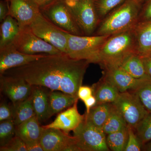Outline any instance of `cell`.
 Segmentation results:
<instances>
[{"mask_svg":"<svg viewBox=\"0 0 151 151\" xmlns=\"http://www.w3.org/2000/svg\"><path fill=\"white\" fill-rule=\"evenodd\" d=\"M134 129L143 145L150 141L151 113H148Z\"/></svg>","mask_w":151,"mask_h":151,"instance_id":"obj_30","label":"cell"},{"mask_svg":"<svg viewBox=\"0 0 151 151\" xmlns=\"http://www.w3.org/2000/svg\"><path fill=\"white\" fill-rule=\"evenodd\" d=\"M45 54H25L18 50L12 43L0 49V73L14 68L26 65L41 58Z\"/></svg>","mask_w":151,"mask_h":151,"instance_id":"obj_12","label":"cell"},{"mask_svg":"<svg viewBox=\"0 0 151 151\" xmlns=\"http://www.w3.org/2000/svg\"><path fill=\"white\" fill-rule=\"evenodd\" d=\"M9 15V3L8 0L0 1V22H2Z\"/></svg>","mask_w":151,"mask_h":151,"instance_id":"obj_38","label":"cell"},{"mask_svg":"<svg viewBox=\"0 0 151 151\" xmlns=\"http://www.w3.org/2000/svg\"><path fill=\"white\" fill-rule=\"evenodd\" d=\"M1 1H4V0H1Z\"/></svg>","mask_w":151,"mask_h":151,"instance_id":"obj_45","label":"cell"},{"mask_svg":"<svg viewBox=\"0 0 151 151\" xmlns=\"http://www.w3.org/2000/svg\"><path fill=\"white\" fill-rule=\"evenodd\" d=\"M10 119H13L12 106L11 107L6 103H1L0 106V122Z\"/></svg>","mask_w":151,"mask_h":151,"instance_id":"obj_35","label":"cell"},{"mask_svg":"<svg viewBox=\"0 0 151 151\" xmlns=\"http://www.w3.org/2000/svg\"><path fill=\"white\" fill-rule=\"evenodd\" d=\"M78 100L77 98L74 104L68 108L66 111L59 113L53 122L42 127L45 129L61 130L67 134H69L70 131H74L85 119V114L81 115L78 111Z\"/></svg>","mask_w":151,"mask_h":151,"instance_id":"obj_15","label":"cell"},{"mask_svg":"<svg viewBox=\"0 0 151 151\" xmlns=\"http://www.w3.org/2000/svg\"><path fill=\"white\" fill-rule=\"evenodd\" d=\"M131 91L139 97L146 110L151 113V79H142L137 87Z\"/></svg>","mask_w":151,"mask_h":151,"instance_id":"obj_28","label":"cell"},{"mask_svg":"<svg viewBox=\"0 0 151 151\" xmlns=\"http://www.w3.org/2000/svg\"><path fill=\"white\" fill-rule=\"evenodd\" d=\"M12 108L13 121L15 126L36 116L31 95L26 100L16 105H13Z\"/></svg>","mask_w":151,"mask_h":151,"instance_id":"obj_25","label":"cell"},{"mask_svg":"<svg viewBox=\"0 0 151 151\" xmlns=\"http://www.w3.org/2000/svg\"><path fill=\"white\" fill-rule=\"evenodd\" d=\"M112 104L124 118L127 126L134 128L149 113L139 97L131 91L121 92Z\"/></svg>","mask_w":151,"mask_h":151,"instance_id":"obj_7","label":"cell"},{"mask_svg":"<svg viewBox=\"0 0 151 151\" xmlns=\"http://www.w3.org/2000/svg\"><path fill=\"white\" fill-rule=\"evenodd\" d=\"M41 12L52 23L70 34L84 35L69 7L62 0H57L43 9Z\"/></svg>","mask_w":151,"mask_h":151,"instance_id":"obj_6","label":"cell"},{"mask_svg":"<svg viewBox=\"0 0 151 151\" xmlns=\"http://www.w3.org/2000/svg\"><path fill=\"white\" fill-rule=\"evenodd\" d=\"M46 87L41 86H32L31 96L33 105L40 123L47 119L49 92Z\"/></svg>","mask_w":151,"mask_h":151,"instance_id":"obj_17","label":"cell"},{"mask_svg":"<svg viewBox=\"0 0 151 151\" xmlns=\"http://www.w3.org/2000/svg\"><path fill=\"white\" fill-rule=\"evenodd\" d=\"M103 78L114 85L120 93L134 90L142 79L134 78L120 67L104 69Z\"/></svg>","mask_w":151,"mask_h":151,"instance_id":"obj_16","label":"cell"},{"mask_svg":"<svg viewBox=\"0 0 151 151\" xmlns=\"http://www.w3.org/2000/svg\"><path fill=\"white\" fill-rule=\"evenodd\" d=\"M111 103L96 104L90 109L88 114H85V120L94 127L102 129L113 108Z\"/></svg>","mask_w":151,"mask_h":151,"instance_id":"obj_23","label":"cell"},{"mask_svg":"<svg viewBox=\"0 0 151 151\" xmlns=\"http://www.w3.org/2000/svg\"><path fill=\"white\" fill-rule=\"evenodd\" d=\"M77 98L60 91L51 90L49 94L47 119L64 109L71 107Z\"/></svg>","mask_w":151,"mask_h":151,"instance_id":"obj_20","label":"cell"},{"mask_svg":"<svg viewBox=\"0 0 151 151\" xmlns=\"http://www.w3.org/2000/svg\"><path fill=\"white\" fill-rule=\"evenodd\" d=\"M1 151H27L24 141L16 135L6 145L0 147Z\"/></svg>","mask_w":151,"mask_h":151,"instance_id":"obj_33","label":"cell"},{"mask_svg":"<svg viewBox=\"0 0 151 151\" xmlns=\"http://www.w3.org/2000/svg\"><path fill=\"white\" fill-rule=\"evenodd\" d=\"M140 1L144 4V3L145 2V1H147V0H140Z\"/></svg>","mask_w":151,"mask_h":151,"instance_id":"obj_44","label":"cell"},{"mask_svg":"<svg viewBox=\"0 0 151 151\" xmlns=\"http://www.w3.org/2000/svg\"><path fill=\"white\" fill-rule=\"evenodd\" d=\"M93 93L92 87L81 85L78 89L77 97L78 99L84 101L87 98L93 95Z\"/></svg>","mask_w":151,"mask_h":151,"instance_id":"obj_36","label":"cell"},{"mask_svg":"<svg viewBox=\"0 0 151 151\" xmlns=\"http://www.w3.org/2000/svg\"><path fill=\"white\" fill-rule=\"evenodd\" d=\"M1 92L15 105L31 95L32 86L22 78L1 74Z\"/></svg>","mask_w":151,"mask_h":151,"instance_id":"obj_11","label":"cell"},{"mask_svg":"<svg viewBox=\"0 0 151 151\" xmlns=\"http://www.w3.org/2000/svg\"><path fill=\"white\" fill-rule=\"evenodd\" d=\"M127 0H94L95 8L100 22L111 11Z\"/></svg>","mask_w":151,"mask_h":151,"instance_id":"obj_29","label":"cell"},{"mask_svg":"<svg viewBox=\"0 0 151 151\" xmlns=\"http://www.w3.org/2000/svg\"><path fill=\"white\" fill-rule=\"evenodd\" d=\"M1 23L0 49L12 43L20 29L16 20L9 15Z\"/></svg>","mask_w":151,"mask_h":151,"instance_id":"obj_24","label":"cell"},{"mask_svg":"<svg viewBox=\"0 0 151 151\" xmlns=\"http://www.w3.org/2000/svg\"><path fill=\"white\" fill-rule=\"evenodd\" d=\"M151 20V0H147L142 6L139 22Z\"/></svg>","mask_w":151,"mask_h":151,"instance_id":"obj_34","label":"cell"},{"mask_svg":"<svg viewBox=\"0 0 151 151\" xmlns=\"http://www.w3.org/2000/svg\"><path fill=\"white\" fill-rule=\"evenodd\" d=\"M39 7L40 10L50 4L57 0H33Z\"/></svg>","mask_w":151,"mask_h":151,"instance_id":"obj_41","label":"cell"},{"mask_svg":"<svg viewBox=\"0 0 151 151\" xmlns=\"http://www.w3.org/2000/svg\"><path fill=\"white\" fill-rule=\"evenodd\" d=\"M40 142L44 151H65L69 146L77 145L75 136L61 130L43 127Z\"/></svg>","mask_w":151,"mask_h":151,"instance_id":"obj_13","label":"cell"},{"mask_svg":"<svg viewBox=\"0 0 151 151\" xmlns=\"http://www.w3.org/2000/svg\"><path fill=\"white\" fill-rule=\"evenodd\" d=\"M93 95L96 98L97 104L115 102L120 92L114 85L102 77L100 81L93 84Z\"/></svg>","mask_w":151,"mask_h":151,"instance_id":"obj_21","label":"cell"},{"mask_svg":"<svg viewBox=\"0 0 151 151\" xmlns=\"http://www.w3.org/2000/svg\"><path fill=\"white\" fill-rule=\"evenodd\" d=\"M29 27L38 37L66 54L68 33L45 17L41 12L36 17Z\"/></svg>","mask_w":151,"mask_h":151,"instance_id":"obj_5","label":"cell"},{"mask_svg":"<svg viewBox=\"0 0 151 151\" xmlns=\"http://www.w3.org/2000/svg\"><path fill=\"white\" fill-rule=\"evenodd\" d=\"M27 151H44L40 141L25 143Z\"/></svg>","mask_w":151,"mask_h":151,"instance_id":"obj_39","label":"cell"},{"mask_svg":"<svg viewBox=\"0 0 151 151\" xmlns=\"http://www.w3.org/2000/svg\"><path fill=\"white\" fill-rule=\"evenodd\" d=\"M128 137V126L123 129L106 135V143L110 150L124 151Z\"/></svg>","mask_w":151,"mask_h":151,"instance_id":"obj_27","label":"cell"},{"mask_svg":"<svg viewBox=\"0 0 151 151\" xmlns=\"http://www.w3.org/2000/svg\"><path fill=\"white\" fill-rule=\"evenodd\" d=\"M73 132L81 151H110L102 129L89 124L85 119Z\"/></svg>","mask_w":151,"mask_h":151,"instance_id":"obj_8","label":"cell"},{"mask_svg":"<svg viewBox=\"0 0 151 151\" xmlns=\"http://www.w3.org/2000/svg\"><path fill=\"white\" fill-rule=\"evenodd\" d=\"M68 7H73L81 0H62Z\"/></svg>","mask_w":151,"mask_h":151,"instance_id":"obj_42","label":"cell"},{"mask_svg":"<svg viewBox=\"0 0 151 151\" xmlns=\"http://www.w3.org/2000/svg\"><path fill=\"white\" fill-rule=\"evenodd\" d=\"M16 136L15 125L13 119L6 120L0 123V146L5 145Z\"/></svg>","mask_w":151,"mask_h":151,"instance_id":"obj_31","label":"cell"},{"mask_svg":"<svg viewBox=\"0 0 151 151\" xmlns=\"http://www.w3.org/2000/svg\"><path fill=\"white\" fill-rule=\"evenodd\" d=\"M109 36H80L69 34L66 54L73 59L98 64L100 49Z\"/></svg>","mask_w":151,"mask_h":151,"instance_id":"obj_4","label":"cell"},{"mask_svg":"<svg viewBox=\"0 0 151 151\" xmlns=\"http://www.w3.org/2000/svg\"><path fill=\"white\" fill-rule=\"evenodd\" d=\"M89 62L67 54H46L28 64L6 70L3 75L22 78L32 86H44L78 98Z\"/></svg>","mask_w":151,"mask_h":151,"instance_id":"obj_1","label":"cell"},{"mask_svg":"<svg viewBox=\"0 0 151 151\" xmlns=\"http://www.w3.org/2000/svg\"><path fill=\"white\" fill-rule=\"evenodd\" d=\"M83 102L86 106V112L85 114H88L90 111V109L97 104V100L93 95L87 98Z\"/></svg>","mask_w":151,"mask_h":151,"instance_id":"obj_40","label":"cell"},{"mask_svg":"<svg viewBox=\"0 0 151 151\" xmlns=\"http://www.w3.org/2000/svg\"><path fill=\"white\" fill-rule=\"evenodd\" d=\"M119 67L122 68L134 78L137 79H151L147 75L142 57L137 52H134L129 55Z\"/></svg>","mask_w":151,"mask_h":151,"instance_id":"obj_22","label":"cell"},{"mask_svg":"<svg viewBox=\"0 0 151 151\" xmlns=\"http://www.w3.org/2000/svg\"><path fill=\"white\" fill-rule=\"evenodd\" d=\"M142 151H151V140L143 145Z\"/></svg>","mask_w":151,"mask_h":151,"instance_id":"obj_43","label":"cell"},{"mask_svg":"<svg viewBox=\"0 0 151 151\" xmlns=\"http://www.w3.org/2000/svg\"><path fill=\"white\" fill-rule=\"evenodd\" d=\"M143 4L140 0H127L100 22L94 35H111L134 27Z\"/></svg>","mask_w":151,"mask_h":151,"instance_id":"obj_3","label":"cell"},{"mask_svg":"<svg viewBox=\"0 0 151 151\" xmlns=\"http://www.w3.org/2000/svg\"><path fill=\"white\" fill-rule=\"evenodd\" d=\"M135 52L137 42L133 27L109 36L100 49L98 64L104 69L119 67L126 58Z\"/></svg>","mask_w":151,"mask_h":151,"instance_id":"obj_2","label":"cell"},{"mask_svg":"<svg viewBox=\"0 0 151 151\" xmlns=\"http://www.w3.org/2000/svg\"><path fill=\"white\" fill-rule=\"evenodd\" d=\"M127 127V124L119 111L114 106L102 128L106 135L118 132Z\"/></svg>","mask_w":151,"mask_h":151,"instance_id":"obj_26","label":"cell"},{"mask_svg":"<svg viewBox=\"0 0 151 151\" xmlns=\"http://www.w3.org/2000/svg\"><path fill=\"white\" fill-rule=\"evenodd\" d=\"M70 8L84 35L94 34L100 22L94 0H81Z\"/></svg>","mask_w":151,"mask_h":151,"instance_id":"obj_10","label":"cell"},{"mask_svg":"<svg viewBox=\"0 0 151 151\" xmlns=\"http://www.w3.org/2000/svg\"><path fill=\"white\" fill-rule=\"evenodd\" d=\"M20 28L19 32L12 43L19 51L30 55L62 53L55 47L35 34L29 26Z\"/></svg>","mask_w":151,"mask_h":151,"instance_id":"obj_9","label":"cell"},{"mask_svg":"<svg viewBox=\"0 0 151 151\" xmlns=\"http://www.w3.org/2000/svg\"><path fill=\"white\" fill-rule=\"evenodd\" d=\"M40 123L36 116H34L15 126L16 135L25 143L40 141L42 130Z\"/></svg>","mask_w":151,"mask_h":151,"instance_id":"obj_19","label":"cell"},{"mask_svg":"<svg viewBox=\"0 0 151 151\" xmlns=\"http://www.w3.org/2000/svg\"><path fill=\"white\" fill-rule=\"evenodd\" d=\"M134 30L137 52L142 55L151 51V20L138 22Z\"/></svg>","mask_w":151,"mask_h":151,"instance_id":"obj_18","label":"cell"},{"mask_svg":"<svg viewBox=\"0 0 151 151\" xmlns=\"http://www.w3.org/2000/svg\"><path fill=\"white\" fill-rule=\"evenodd\" d=\"M141 56L146 73L151 78V51Z\"/></svg>","mask_w":151,"mask_h":151,"instance_id":"obj_37","label":"cell"},{"mask_svg":"<svg viewBox=\"0 0 151 151\" xmlns=\"http://www.w3.org/2000/svg\"><path fill=\"white\" fill-rule=\"evenodd\" d=\"M9 15L15 19L20 28L28 26L40 12L33 0H8Z\"/></svg>","mask_w":151,"mask_h":151,"instance_id":"obj_14","label":"cell"},{"mask_svg":"<svg viewBox=\"0 0 151 151\" xmlns=\"http://www.w3.org/2000/svg\"><path fill=\"white\" fill-rule=\"evenodd\" d=\"M128 127V137L124 151H142L143 145L133 127Z\"/></svg>","mask_w":151,"mask_h":151,"instance_id":"obj_32","label":"cell"}]
</instances>
